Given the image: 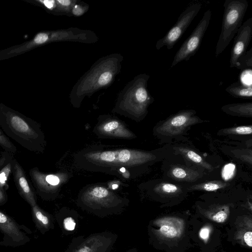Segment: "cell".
Wrapping results in <instances>:
<instances>
[{
    "mask_svg": "<svg viewBox=\"0 0 252 252\" xmlns=\"http://www.w3.org/2000/svg\"><path fill=\"white\" fill-rule=\"evenodd\" d=\"M152 153L128 149L113 150L90 149L76 156L78 166L90 171L113 173L121 168L126 170L137 167L154 160Z\"/></svg>",
    "mask_w": 252,
    "mask_h": 252,
    "instance_id": "cell-1",
    "label": "cell"
},
{
    "mask_svg": "<svg viewBox=\"0 0 252 252\" xmlns=\"http://www.w3.org/2000/svg\"><path fill=\"white\" fill-rule=\"evenodd\" d=\"M0 127L8 137L27 150L43 152L46 142L39 124L2 103H0Z\"/></svg>",
    "mask_w": 252,
    "mask_h": 252,
    "instance_id": "cell-2",
    "label": "cell"
},
{
    "mask_svg": "<svg viewBox=\"0 0 252 252\" xmlns=\"http://www.w3.org/2000/svg\"><path fill=\"white\" fill-rule=\"evenodd\" d=\"M80 202L86 209L98 216L120 212L125 206L124 198L101 186H93L81 193Z\"/></svg>",
    "mask_w": 252,
    "mask_h": 252,
    "instance_id": "cell-3",
    "label": "cell"
},
{
    "mask_svg": "<svg viewBox=\"0 0 252 252\" xmlns=\"http://www.w3.org/2000/svg\"><path fill=\"white\" fill-rule=\"evenodd\" d=\"M248 6L247 0H225L221 32L216 47V58L225 49L241 26Z\"/></svg>",
    "mask_w": 252,
    "mask_h": 252,
    "instance_id": "cell-4",
    "label": "cell"
},
{
    "mask_svg": "<svg viewBox=\"0 0 252 252\" xmlns=\"http://www.w3.org/2000/svg\"><path fill=\"white\" fill-rule=\"evenodd\" d=\"M118 236L109 232L94 233L73 240L65 252H112Z\"/></svg>",
    "mask_w": 252,
    "mask_h": 252,
    "instance_id": "cell-5",
    "label": "cell"
},
{
    "mask_svg": "<svg viewBox=\"0 0 252 252\" xmlns=\"http://www.w3.org/2000/svg\"><path fill=\"white\" fill-rule=\"evenodd\" d=\"M211 16L212 12L210 9L207 10L204 13L196 28L176 52L171 65V67L182 61H189L196 53L209 25Z\"/></svg>",
    "mask_w": 252,
    "mask_h": 252,
    "instance_id": "cell-6",
    "label": "cell"
},
{
    "mask_svg": "<svg viewBox=\"0 0 252 252\" xmlns=\"http://www.w3.org/2000/svg\"><path fill=\"white\" fill-rule=\"evenodd\" d=\"M201 9L199 2L193 3L188 6L180 15L176 23L166 34L157 42L156 47L159 50L163 46L172 49L184 33L191 22Z\"/></svg>",
    "mask_w": 252,
    "mask_h": 252,
    "instance_id": "cell-7",
    "label": "cell"
},
{
    "mask_svg": "<svg viewBox=\"0 0 252 252\" xmlns=\"http://www.w3.org/2000/svg\"><path fill=\"white\" fill-rule=\"evenodd\" d=\"M193 110H184L168 117L157 128V132L168 137L182 135L191 126L203 122Z\"/></svg>",
    "mask_w": 252,
    "mask_h": 252,
    "instance_id": "cell-8",
    "label": "cell"
},
{
    "mask_svg": "<svg viewBox=\"0 0 252 252\" xmlns=\"http://www.w3.org/2000/svg\"><path fill=\"white\" fill-rule=\"evenodd\" d=\"M29 175L39 195L44 199H50L56 195L60 184L57 174H45L37 167L30 170Z\"/></svg>",
    "mask_w": 252,
    "mask_h": 252,
    "instance_id": "cell-9",
    "label": "cell"
},
{
    "mask_svg": "<svg viewBox=\"0 0 252 252\" xmlns=\"http://www.w3.org/2000/svg\"><path fill=\"white\" fill-rule=\"evenodd\" d=\"M252 37V17L248 19L238 29L230 53V67H236L239 59L245 54Z\"/></svg>",
    "mask_w": 252,
    "mask_h": 252,
    "instance_id": "cell-10",
    "label": "cell"
},
{
    "mask_svg": "<svg viewBox=\"0 0 252 252\" xmlns=\"http://www.w3.org/2000/svg\"><path fill=\"white\" fill-rule=\"evenodd\" d=\"M12 174L15 184L20 196L31 207L37 204L34 189L28 179L24 169L15 158Z\"/></svg>",
    "mask_w": 252,
    "mask_h": 252,
    "instance_id": "cell-11",
    "label": "cell"
},
{
    "mask_svg": "<svg viewBox=\"0 0 252 252\" xmlns=\"http://www.w3.org/2000/svg\"><path fill=\"white\" fill-rule=\"evenodd\" d=\"M97 132L102 136L130 138L134 135L119 121L111 120L102 122L96 127Z\"/></svg>",
    "mask_w": 252,
    "mask_h": 252,
    "instance_id": "cell-12",
    "label": "cell"
},
{
    "mask_svg": "<svg viewBox=\"0 0 252 252\" xmlns=\"http://www.w3.org/2000/svg\"><path fill=\"white\" fill-rule=\"evenodd\" d=\"M0 229L16 242H23L25 235L20 226L9 216L0 211Z\"/></svg>",
    "mask_w": 252,
    "mask_h": 252,
    "instance_id": "cell-13",
    "label": "cell"
},
{
    "mask_svg": "<svg viewBox=\"0 0 252 252\" xmlns=\"http://www.w3.org/2000/svg\"><path fill=\"white\" fill-rule=\"evenodd\" d=\"M13 154L3 151L0 157V187L6 191L8 189V180L13 173L14 161Z\"/></svg>",
    "mask_w": 252,
    "mask_h": 252,
    "instance_id": "cell-14",
    "label": "cell"
},
{
    "mask_svg": "<svg viewBox=\"0 0 252 252\" xmlns=\"http://www.w3.org/2000/svg\"><path fill=\"white\" fill-rule=\"evenodd\" d=\"M168 174L173 180L188 182H195L201 177L200 174L197 171L179 165L172 166Z\"/></svg>",
    "mask_w": 252,
    "mask_h": 252,
    "instance_id": "cell-15",
    "label": "cell"
},
{
    "mask_svg": "<svg viewBox=\"0 0 252 252\" xmlns=\"http://www.w3.org/2000/svg\"><path fill=\"white\" fill-rule=\"evenodd\" d=\"M158 225L161 234L167 238H174L181 234V222L174 218H167L158 221Z\"/></svg>",
    "mask_w": 252,
    "mask_h": 252,
    "instance_id": "cell-16",
    "label": "cell"
},
{
    "mask_svg": "<svg viewBox=\"0 0 252 252\" xmlns=\"http://www.w3.org/2000/svg\"><path fill=\"white\" fill-rule=\"evenodd\" d=\"M221 110L225 113L235 116L252 117V103H231L223 105Z\"/></svg>",
    "mask_w": 252,
    "mask_h": 252,
    "instance_id": "cell-17",
    "label": "cell"
},
{
    "mask_svg": "<svg viewBox=\"0 0 252 252\" xmlns=\"http://www.w3.org/2000/svg\"><path fill=\"white\" fill-rule=\"evenodd\" d=\"M32 211L33 220L39 229L46 231L51 227L52 221L48 213L37 204L32 207Z\"/></svg>",
    "mask_w": 252,
    "mask_h": 252,
    "instance_id": "cell-18",
    "label": "cell"
},
{
    "mask_svg": "<svg viewBox=\"0 0 252 252\" xmlns=\"http://www.w3.org/2000/svg\"><path fill=\"white\" fill-rule=\"evenodd\" d=\"M177 152L181 154L186 159L190 162L200 166L208 170L213 169L212 166L206 162L201 156L194 151L187 148L178 147L176 148Z\"/></svg>",
    "mask_w": 252,
    "mask_h": 252,
    "instance_id": "cell-19",
    "label": "cell"
},
{
    "mask_svg": "<svg viewBox=\"0 0 252 252\" xmlns=\"http://www.w3.org/2000/svg\"><path fill=\"white\" fill-rule=\"evenodd\" d=\"M225 91L234 97L249 99L252 97V85H245L240 82L231 84L225 88Z\"/></svg>",
    "mask_w": 252,
    "mask_h": 252,
    "instance_id": "cell-20",
    "label": "cell"
},
{
    "mask_svg": "<svg viewBox=\"0 0 252 252\" xmlns=\"http://www.w3.org/2000/svg\"><path fill=\"white\" fill-rule=\"evenodd\" d=\"M228 186V184L221 181H213L191 186L189 189L193 190L213 191L224 188Z\"/></svg>",
    "mask_w": 252,
    "mask_h": 252,
    "instance_id": "cell-21",
    "label": "cell"
},
{
    "mask_svg": "<svg viewBox=\"0 0 252 252\" xmlns=\"http://www.w3.org/2000/svg\"><path fill=\"white\" fill-rule=\"evenodd\" d=\"M252 133V126H242L223 128L218 132L219 135H250Z\"/></svg>",
    "mask_w": 252,
    "mask_h": 252,
    "instance_id": "cell-22",
    "label": "cell"
},
{
    "mask_svg": "<svg viewBox=\"0 0 252 252\" xmlns=\"http://www.w3.org/2000/svg\"><path fill=\"white\" fill-rule=\"evenodd\" d=\"M154 190L158 194L167 195H176L181 191L179 187L169 183H161L157 185Z\"/></svg>",
    "mask_w": 252,
    "mask_h": 252,
    "instance_id": "cell-23",
    "label": "cell"
},
{
    "mask_svg": "<svg viewBox=\"0 0 252 252\" xmlns=\"http://www.w3.org/2000/svg\"><path fill=\"white\" fill-rule=\"evenodd\" d=\"M0 146L4 151L15 154L17 152V148L9 138L0 128Z\"/></svg>",
    "mask_w": 252,
    "mask_h": 252,
    "instance_id": "cell-24",
    "label": "cell"
},
{
    "mask_svg": "<svg viewBox=\"0 0 252 252\" xmlns=\"http://www.w3.org/2000/svg\"><path fill=\"white\" fill-rule=\"evenodd\" d=\"M252 67V48L247 51L244 55L238 60L236 66L238 69L243 70L247 68L251 69Z\"/></svg>",
    "mask_w": 252,
    "mask_h": 252,
    "instance_id": "cell-25",
    "label": "cell"
},
{
    "mask_svg": "<svg viewBox=\"0 0 252 252\" xmlns=\"http://www.w3.org/2000/svg\"><path fill=\"white\" fill-rule=\"evenodd\" d=\"M228 208L226 206L220 207L215 211L211 217L213 220L217 222L224 221L228 216Z\"/></svg>",
    "mask_w": 252,
    "mask_h": 252,
    "instance_id": "cell-26",
    "label": "cell"
},
{
    "mask_svg": "<svg viewBox=\"0 0 252 252\" xmlns=\"http://www.w3.org/2000/svg\"><path fill=\"white\" fill-rule=\"evenodd\" d=\"M76 223L71 217H67L64 219L63 226L64 228L68 231H72L75 229Z\"/></svg>",
    "mask_w": 252,
    "mask_h": 252,
    "instance_id": "cell-27",
    "label": "cell"
},
{
    "mask_svg": "<svg viewBox=\"0 0 252 252\" xmlns=\"http://www.w3.org/2000/svg\"><path fill=\"white\" fill-rule=\"evenodd\" d=\"M112 74L109 72H104L98 79V83L100 85H105L112 79Z\"/></svg>",
    "mask_w": 252,
    "mask_h": 252,
    "instance_id": "cell-28",
    "label": "cell"
},
{
    "mask_svg": "<svg viewBox=\"0 0 252 252\" xmlns=\"http://www.w3.org/2000/svg\"><path fill=\"white\" fill-rule=\"evenodd\" d=\"M8 200L6 190L0 187V206L4 204Z\"/></svg>",
    "mask_w": 252,
    "mask_h": 252,
    "instance_id": "cell-29",
    "label": "cell"
},
{
    "mask_svg": "<svg viewBox=\"0 0 252 252\" xmlns=\"http://www.w3.org/2000/svg\"><path fill=\"white\" fill-rule=\"evenodd\" d=\"M252 232L251 231L246 232L244 235V240L250 248L252 247Z\"/></svg>",
    "mask_w": 252,
    "mask_h": 252,
    "instance_id": "cell-30",
    "label": "cell"
},
{
    "mask_svg": "<svg viewBox=\"0 0 252 252\" xmlns=\"http://www.w3.org/2000/svg\"><path fill=\"white\" fill-rule=\"evenodd\" d=\"M209 229L207 227H203L201 229L199 235L202 239L207 240L209 236Z\"/></svg>",
    "mask_w": 252,
    "mask_h": 252,
    "instance_id": "cell-31",
    "label": "cell"
},
{
    "mask_svg": "<svg viewBox=\"0 0 252 252\" xmlns=\"http://www.w3.org/2000/svg\"><path fill=\"white\" fill-rule=\"evenodd\" d=\"M73 12L76 15H80L83 13L82 9L78 5H76L75 6Z\"/></svg>",
    "mask_w": 252,
    "mask_h": 252,
    "instance_id": "cell-32",
    "label": "cell"
},
{
    "mask_svg": "<svg viewBox=\"0 0 252 252\" xmlns=\"http://www.w3.org/2000/svg\"><path fill=\"white\" fill-rule=\"evenodd\" d=\"M57 2L63 5H68L70 3V1L67 0H58Z\"/></svg>",
    "mask_w": 252,
    "mask_h": 252,
    "instance_id": "cell-33",
    "label": "cell"
},
{
    "mask_svg": "<svg viewBox=\"0 0 252 252\" xmlns=\"http://www.w3.org/2000/svg\"><path fill=\"white\" fill-rule=\"evenodd\" d=\"M118 187V186L117 185L114 184L112 186V189H115L116 188H117Z\"/></svg>",
    "mask_w": 252,
    "mask_h": 252,
    "instance_id": "cell-34",
    "label": "cell"
},
{
    "mask_svg": "<svg viewBox=\"0 0 252 252\" xmlns=\"http://www.w3.org/2000/svg\"><path fill=\"white\" fill-rule=\"evenodd\" d=\"M126 252H136L135 249H129L126 251Z\"/></svg>",
    "mask_w": 252,
    "mask_h": 252,
    "instance_id": "cell-35",
    "label": "cell"
}]
</instances>
